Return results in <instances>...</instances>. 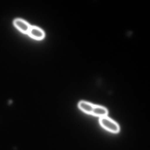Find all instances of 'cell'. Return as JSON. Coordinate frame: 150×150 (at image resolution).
Instances as JSON below:
<instances>
[{
  "mask_svg": "<svg viewBox=\"0 0 150 150\" xmlns=\"http://www.w3.org/2000/svg\"><path fill=\"white\" fill-rule=\"evenodd\" d=\"M100 124L104 129L112 133H118L120 131L119 125L115 121L107 116L100 117Z\"/></svg>",
  "mask_w": 150,
  "mask_h": 150,
  "instance_id": "cell-1",
  "label": "cell"
},
{
  "mask_svg": "<svg viewBox=\"0 0 150 150\" xmlns=\"http://www.w3.org/2000/svg\"><path fill=\"white\" fill-rule=\"evenodd\" d=\"M13 23L15 26L23 33H28L30 28L29 24L23 19H15Z\"/></svg>",
  "mask_w": 150,
  "mask_h": 150,
  "instance_id": "cell-2",
  "label": "cell"
},
{
  "mask_svg": "<svg viewBox=\"0 0 150 150\" xmlns=\"http://www.w3.org/2000/svg\"><path fill=\"white\" fill-rule=\"evenodd\" d=\"M79 108L84 113L93 115L95 108V105L88 102L81 101L79 103Z\"/></svg>",
  "mask_w": 150,
  "mask_h": 150,
  "instance_id": "cell-3",
  "label": "cell"
},
{
  "mask_svg": "<svg viewBox=\"0 0 150 150\" xmlns=\"http://www.w3.org/2000/svg\"><path fill=\"white\" fill-rule=\"evenodd\" d=\"M28 34L31 37L37 40L43 39L45 37L44 31L41 28L36 26H30Z\"/></svg>",
  "mask_w": 150,
  "mask_h": 150,
  "instance_id": "cell-4",
  "label": "cell"
}]
</instances>
